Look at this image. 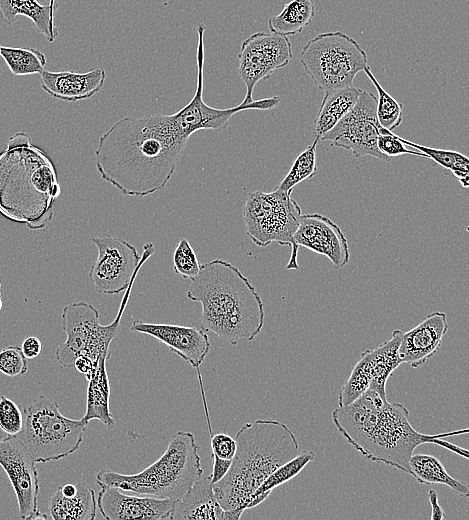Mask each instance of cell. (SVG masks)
<instances>
[{
	"mask_svg": "<svg viewBox=\"0 0 469 520\" xmlns=\"http://www.w3.org/2000/svg\"><path fill=\"white\" fill-rule=\"evenodd\" d=\"M189 138L173 114L123 117L99 138L97 171L124 195L153 194L170 181Z\"/></svg>",
	"mask_w": 469,
	"mask_h": 520,
	"instance_id": "1",
	"label": "cell"
},
{
	"mask_svg": "<svg viewBox=\"0 0 469 520\" xmlns=\"http://www.w3.org/2000/svg\"><path fill=\"white\" fill-rule=\"evenodd\" d=\"M332 421L347 442L365 458L411 474L409 460L415 448L432 443L468 459V450L443 440L466 434L455 430L440 434H424L413 428L409 411L401 403H390L368 388L350 404L332 411Z\"/></svg>",
	"mask_w": 469,
	"mask_h": 520,
	"instance_id": "2",
	"label": "cell"
},
{
	"mask_svg": "<svg viewBox=\"0 0 469 520\" xmlns=\"http://www.w3.org/2000/svg\"><path fill=\"white\" fill-rule=\"evenodd\" d=\"M186 296L202 305L201 329L232 345L240 339L253 340L263 328L265 312L260 295L228 261L215 259L200 265Z\"/></svg>",
	"mask_w": 469,
	"mask_h": 520,
	"instance_id": "3",
	"label": "cell"
},
{
	"mask_svg": "<svg viewBox=\"0 0 469 520\" xmlns=\"http://www.w3.org/2000/svg\"><path fill=\"white\" fill-rule=\"evenodd\" d=\"M236 451L226 475L213 483L224 510L244 512L252 494L278 467L294 458L300 446L283 422L257 419L244 424L235 436Z\"/></svg>",
	"mask_w": 469,
	"mask_h": 520,
	"instance_id": "4",
	"label": "cell"
},
{
	"mask_svg": "<svg viewBox=\"0 0 469 520\" xmlns=\"http://www.w3.org/2000/svg\"><path fill=\"white\" fill-rule=\"evenodd\" d=\"M202 474L194 435L178 431L162 456L144 470L127 475L102 469L96 473V483L177 501Z\"/></svg>",
	"mask_w": 469,
	"mask_h": 520,
	"instance_id": "5",
	"label": "cell"
},
{
	"mask_svg": "<svg viewBox=\"0 0 469 520\" xmlns=\"http://www.w3.org/2000/svg\"><path fill=\"white\" fill-rule=\"evenodd\" d=\"M87 424L83 419L64 416L55 400L39 396L23 409V427L16 436L36 463H46L76 452Z\"/></svg>",
	"mask_w": 469,
	"mask_h": 520,
	"instance_id": "6",
	"label": "cell"
},
{
	"mask_svg": "<svg viewBox=\"0 0 469 520\" xmlns=\"http://www.w3.org/2000/svg\"><path fill=\"white\" fill-rule=\"evenodd\" d=\"M135 279L136 277L125 289L115 319L106 326L100 324L98 310L88 302H74L63 308L62 328L66 333V340L56 348L55 352L61 368L73 367L78 356L88 357L95 366L100 356L110 357L109 347L120 331L121 318Z\"/></svg>",
	"mask_w": 469,
	"mask_h": 520,
	"instance_id": "7",
	"label": "cell"
},
{
	"mask_svg": "<svg viewBox=\"0 0 469 520\" xmlns=\"http://www.w3.org/2000/svg\"><path fill=\"white\" fill-rule=\"evenodd\" d=\"M299 60L315 85L324 91L352 86L355 76L368 66L366 52L341 31L324 32L310 39Z\"/></svg>",
	"mask_w": 469,
	"mask_h": 520,
	"instance_id": "8",
	"label": "cell"
},
{
	"mask_svg": "<svg viewBox=\"0 0 469 520\" xmlns=\"http://www.w3.org/2000/svg\"><path fill=\"white\" fill-rule=\"evenodd\" d=\"M301 215V208L291 194L276 188L271 192L249 193L243 209L246 234L255 245L266 247L276 242L291 247L287 270L299 268L293 236Z\"/></svg>",
	"mask_w": 469,
	"mask_h": 520,
	"instance_id": "9",
	"label": "cell"
},
{
	"mask_svg": "<svg viewBox=\"0 0 469 520\" xmlns=\"http://www.w3.org/2000/svg\"><path fill=\"white\" fill-rule=\"evenodd\" d=\"M91 241L98 255L89 278L95 291L100 294L114 295L124 291L155 252L154 245L149 242L139 255L135 246L111 234L93 237Z\"/></svg>",
	"mask_w": 469,
	"mask_h": 520,
	"instance_id": "10",
	"label": "cell"
},
{
	"mask_svg": "<svg viewBox=\"0 0 469 520\" xmlns=\"http://www.w3.org/2000/svg\"><path fill=\"white\" fill-rule=\"evenodd\" d=\"M377 98L362 90L353 108L319 140L331 141V146L351 151L354 157L372 156L389 162L377 147L378 136L383 128L376 113Z\"/></svg>",
	"mask_w": 469,
	"mask_h": 520,
	"instance_id": "11",
	"label": "cell"
},
{
	"mask_svg": "<svg viewBox=\"0 0 469 520\" xmlns=\"http://www.w3.org/2000/svg\"><path fill=\"white\" fill-rule=\"evenodd\" d=\"M292 56L291 42L287 36L256 32L246 38L238 54V73L246 87L241 103H251L256 84L287 66Z\"/></svg>",
	"mask_w": 469,
	"mask_h": 520,
	"instance_id": "12",
	"label": "cell"
},
{
	"mask_svg": "<svg viewBox=\"0 0 469 520\" xmlns=\"http://www.w3.org/2000/svg\"><path fill=\"white\" fill-rule=\"evenodd\" d=\"M36 462L15 435L0 440V465L6 472L18 502L21 519H47L38 509L39 480Z\"/></svg>",
	"mask_w": 469,
	"mask_h": 520,
	"instance_id": "13",
	"label": "cell"
},
{
	"mask_svg": "<svg viewBox=\"0 0 469 520\" xmlns=\"http://www.w3.org/2000/svg\"><path fill=\"white\" fill-rule=\"evenodd\" d=\"M97 508L107 520L172 519L175 500L150 495H125L120 489L99 485Z\"/></svg>",
	"mask_w": 469,
	"mask_h": 520,
	"instance_id": "14",
	"label": "cell"
},
{
	"mask_svg": "<svg viewBox=\"0 0 469 520\" xmlns=\"http://www.w3.org/2000/svg\"><path fill=\"white\" fill-rule=\"evenodd\" d=\"M293 240L297 248L304 247L327 257L335 268L344 267L350 260L345 235L336 223L324 215H301Z\"/></svg>",
	"mask_w": 469,
	"mask_h": 520,
	"instance_id": "15",
	"label": "cell"
},
{
	"mask_svg": "<svg viewBox=\"0 0 469 520\" xmlns=\"http://www.w3.org/2000/svg\"><path fill=\"white\" fill-rule=\"evenodd\" d=\"M130 330L158 339L196 369L200 368L211 347L207 332L195 327L134 320Z\"/></svg>",
	"mask_w": 469,
	"mask_h": 520,
	"instance_id": "16",
	"label": "cell"
},
{
	"mask_svg": "<svg viewBox=\"0 0 469 520\" xmlns=\"http://www.w3.org/2000/svg\"><path fill=\"white\" fill-rule=\"evenodd\" d=\"M447 330L446 314L435 311L414 328L403 332L398 349L402 363L412 368L424 364L439 351Z\"/></svg>",
	"mask_w": 469,
	"mask_h": 520,
	"instance_id": "17",
	"label": "cell"
},
{
	"mask_svg": "<svg viewBox=\"0 0 469 520\" xmlns=\"http://www.w3.org/2000/svg\"><path fill=\"white\" fill-rule=\"evenodd\" d=\"M41 88L50 96L67 102L91 98L104 85L106 72L94 68L87 72L46 71L40 73Z\"/></svg>",
	"mask_w": 469,
	"mask_h": 520,
	"instance_id": "18",
	"label": "cell"
},
{
	"mask_svg": "<svg viewBox=\"0 0 469 520\" xmlns=\"http://www.w3.org/2000/svg\"><path fill=\"white\" fill-rule=\"evenodd\" d=\"M225 510L213 490L211 477H201L175 502L172 519L224 520Z\"/></svg>",
	"mask_w": 469,
	"mask_h": 520,
	"instance_id": "19",
	"label": "cell"
},
{
	"mask_svg": "<svg viewBox=\"0 0 469 520\" xmlns=\"http://www.w3.org/2000/svg\"><path fill=\"white\" fill-rule=\"evenodd\" d=\"M55 10L50 4H41L37 0H0L1 20L12 24L20 16L27 17L49 42H53L58 36L54 22Z\"/></svg>",
	"mask_w": 469,
	"mask_h": 520,
	"instance_id": "20",
	"label": "cell"
},
{
	"mask_svg": "<svg viewBox=\"0 0 469 520\" xmlns=\"http://www.w3.org/2000/svg\"><path fill=\"white\" fill-rule=\"evenodd\" d=\"M77 484V492L64 496L59 489L49 499L48 509L54 520H93L96 517L97 499L94 490L84 481Z\"/></svg>",
	"mask_w": 469,
	"mask_h": 520,
	"instance_id": "21",
	"label": "cell"
},
{
	"mask_svg": "<svg viewBox=\"0 0 469 520\" xmlns=\"http://www.w3.org/2000/svg\"><path fill=\"white\" fill-rule=\"evenodd\" d=\"M362 89L352 86L325 91L314 120L315 136L320 139L330 131L355 105Z\"/></svg>",
	"mask_w": 469,
	"mask_h": 520,
	"instance_id": "22",
	"label": "cell"
},
{
	"mask_svg": "<svg viewBox=\"0 0 469 520\" xmlns=\"http://www.w3.org/2000/svg\"><path fill=\"white\" fill-rule=\"evenodd\" d=\"M108 356H100L94 370L88 378L86 412L83 420H99L108 428L115 425L109 409L110 383L106 370Z\"/></svg>",
	"mask_w": 469,
	"mask_h": 520,
	"instance_id": "23",
	"label": "cell"
},
{
	"mask_svg": "<svg viewBox=\"0 0 469 520\" xmlns=\"http://www.w3.org/2000/svg\"><path fill=\"white\" fill-rule=\"evenodd\" d=\"M402 333L401 330H394L390 339L370 349L372 382L369 388L383 399H387L386 383L389 376L402 364L398 353Z\"/></svg>",
	"mask_w": 469,
	"mask_h": 520,
	"instance_id": "24",
	"label": "cell"
},
{
	"mask_svg": "<svg viewBox=\"0 0 469 520\" xmlns=\"http://www.w3.org/2000/svg\"><path fill=\"white\" fill-rule=\"evenodd\" d=\"M409 467L410 475L421 484H443L461 497L469 495L468 485L453 478L446 471L442 462L433 455L412 454L409 460Z\"/></svg>",
	"mask_w": 469,
	"mask_h": 520,
	"instance_id": "25",
	"label": "cell"
},
{
	"mask_svg": "<svg viewBox=\"0 0 469 520\" xmlns=\"http://www.w3.org/2000/svg\"><path fill=\"white\" fill-rule=\"evenodd\" d=\"M314 16V0H291L279 14L268 19V28L272 33L288 37L300 33Z\"/></svg>",
	"mask_w": 469,
	"mask_h": 520,
	"instance_id": "26",
	"label": "cell"
},
{
	"mask_svg": "<svg viewBox=\"0 0 469 520\" xmlns=\"http://www.w3.org/2000/svg\"><path fill=\"white\" fill-rule=\"evenodd\" d=\"M400 140L406 146L412 147L413 149L424 153L427 158L432 159L441 167L451 171L452 176L460 182L462 187H468L469 159L467 156L453 150L438 149L419 145L401 137Z\"/></svg>",
	"mask_w": 469,
	"mask_h": 520,
	"instance_id": "27",
	"label": "cell"
},
{
	"mask_svg": "<svg viewBox=\"0 0 469 520\" xmlns=\"http://www.w3.org/2000/svg\"><path fill=\"white\" fill-rule=\"evenodd\" d=\"M0 57L15 76L40 74L45 70L47 62L46 56L33 48L0 45Z\"/></svg>",
	"mask_w": 469,
	"mask_h": 520,
	"instance_id": "28",
	"label": "cell"
},
{
	"mask_svg": "<svg viewBox=\"0 0 469 520\" xmlns=\"http://www.w3.org/2000/svg\"><path fill=\"white\" fill-rule=\"evenodd\" d=\"M372 371L370 349L362 352L338 396V406L352 403L371 385Z\"/></svg>",
	"mask_w": 469,
	"mask_h": 520,
	"instance_id": "29",
	"label": "cell"
},
{
	"mask_svg": "<svg viewBox=\"0 0 469 520\" xmlns=\"http://www.w3.org/2000/svg\"><path fill=\"white\" fill-rule=\"evenodd\" d=\"M314 458L315 453L311 450H304L299 452V454L296 455L294 458L287 461L286 463L278 467L274 472H272L252 494L250 501L264 493L271 494L274 488L288 482L296 475H298L303 470V468Z\"/></svg>",
	"mask_w": 469,
	"mask_h": 520,
	"instance_id": "30",
	"label": "cell"
},
{
	"mask_svg": "<svg viewBox=\"0 0 469 520\" xmlns=\"http://www.w3.org/2000/svg\"><path fill=\"white\" fill-rule=\"evenodd\" d=\"M318 142L319 139L315 137L312 144L297 156L291 169L276 189L291 194L297 184L308 178H312L316 174V147Z\"/></svg>",
	"mask_w": 469,
	"mask_h": 520,
	"instance_id": "31",
	"label": "cell"
},
{
	"mask_svg": "<svg viewBox=\"0 0 469 520\" xmlns=\"http://www.w3.org/2000/svg\"><path fill=\"white\" fill-rule=\"evenodd\" d=\"M375 86L378 98L376 105L377 118L380 125L390 131L402 122L403 106L397 102L378 82L369 66L363 70Z\"/></svg>",
	"mask_w": 469,
	"mask_h": 520,
	"instance_id": "32",
	"label": "cell"
},
{
	"mask_svg": "<svg viewBox=\"0 0 469 520\" xmlns=\"http://www.w3.org/2000/svg\"><path fill=\"white\" fill-rule=\"evenodd\" d=\"M200 263L191 244L181 238L173 253V269L183 279H194L200 270Z\"/></svg>",
	"mask_w": 469,
	"mask_h": 520,
	"instance_id": "33",
	"label": "cell"
},
{
	"mask_svg": "<svg viewBox=\"0 0 469 520\" xmlns=\"http://www.w3.org/2000/svg\"><path fill=\"white\" fill-rule=\"evenodd\" d=\"M23 427V412L6 396L0 397V428L8 435L15 436Z\"/></svg>",
	"mask_w": 469,
	"mask_h": 520,
	"instance_id": "34",
	"label": "cell"
},
{
	"mask_svg": "<svg viewBox=\"0 0 469 520\" xmlns=\"http://www.w3.org/2000/svg\"><path fill=\"white\" fill-rule=\"evenodd\" d=\"M28 370L27 358L18 346H8L0 351V372L9 377L21 376Z\"/></svg>",
	"mask_w": 469,
	"mask_h": 520,
	"instance_id": "35",
	"label": "cell"
},
{
	"mask_svg": "<svg viewBox=\"0 0 469 520\" xmlns=\"http://www.w3.org/2000/svg\"><path fill=\"white\" fill-rule=\"evenodd\" d=\"M377 147L385 156L392 158L400 155L410 154L427 158V156L415 149H408L400 140V137L393 134L392 131L382 128L378 136Z\"/></svg>",
	"mask_w": 469,
	"mask_h": 520,
	"instance_id": "36",
	"label": "cell"
},
{
	"mask_svg": "<svg viewBox=\"0 0 469 520\" xmlns=\"http://www.w3.org/2000/svg\"><path fill=\"white\" fill-rule=\"evenodd\" d=\"M211 458L232 460L236 451V440L225 433L210 436Z\"/></svg>",
	"mask_w": 469,
	"mask_h": 520,
	"instance_id": "37",
	"label": "cell"
},
{
	"mask_svg": "<svg viewBox=\"0 0 469 520\" xmlns=\"http://www.w3.org/2000/svg\"><path fill=\"white\" fill-rule=\"evenodd\" d=\"M21 350L27 359H34L41 353L42 343L36 336H29L22 342Z\"/></svg>",
	"mask_w": 469,
	"mask_h": 520,
	"instance_id": "38",
	"label": "cell"
},
{
	"mask_svg": "<svg viewBox=\"0 0 469 520\" xmlns=\"http://www.w3.org/2000/svg\"><path fill=\"white\" fill-rule=\"evenodd\" d=\"M213 461V469L210 475L212 483H216L220 481L228 472L232 460L221 459V458H212Z\"/></svg>",
	"mask_w": 469,
	"mask_h": 520,
	"instance_id": "39",
	"label": "cell"
},
{
	"mask_svg": "<svg viewBox=\"0 0 469 520\" xmlns=\"http://www.w3.org/2000/svg\"><path fill=\"white\" fill-rule=\"evenodd\" d=\"M428 499L431 504V516L430 519L432 520H441L446 517L444 510L439 505L438 502V495L435 490L430 489L428 491Z\"/></svg>",
	"mask_w": 469,
	"mask_h": 520,
	"instance_id": "40",
	"label": "cell"
},
{
	"mask_svg": "<svg viewBox=\"0 0 469 520\" xmlns=\"http://www.w3.org/2000/svg\"><path fill=\"white\" fill-rule=\"evenodd\" d=\"M73 367L86 378L90 376L95 368L93 362L86 356H78L73 364Z\"/></svg>",
	"mask_w": 469,
	"mask_h": 520,
	"instance_id": "41",
	"label": "cell"
},
{
	"mask_svg": "<svg viewBox=\"0 0 469 520\" xmlns=\"http://www.w3.org/2000/svg\"><path fill=\"white\" fill-rule=\"evenodd\" d=\"M8 435L0 428V440L5 439Z\"/></svg>",
	"mask_w": 469,
	"mask_h": 520,
	"instance_id": "42",
	"label": "cell"
},
{
	"mask_svg": "<svg viewBox=\"0 0 469 520\" xmlns=\"http://www.w3.org/2000/svg\"><path fill=\"white\" fill-rule=\"evenodd\" d=\"M49 4H50V6H51L52 8L56 9V5H55L54 0H50V3H49Z\"/></svg>",
	"mask_w": 469,
	"mask_h": 520,
	"instance_id": "43",
	"label": "cell"
},
{
	"mask_svg": "<svg viewBox=\"0 0 469 520\" xmlns=\"http://www.w3.org/2000/svg\"><path fill=\"white\" fill-rule=\"evenodd\" d=\"M2 306H3V303H2V299H1V295H0V311L2 309Z\"/></svg>",
	"mask_w": 469,
	"mask_h": 520,
	"instance_id": "44",
	"label": "cell"
},
{
	"mask_svg": "<svg viewBox=\"0 0 469 520\" xmlns=\"http://www.w3.org/2000/svg\"><path fill=\"white\" fill-rule=\"evenodd\" d=\"M0 295H1V280H0Z\"/></svg>",
	"mask_w": 469,
	"mask_h": 520,
	"instance_id": "45",
	"label": "cell"
}]
</instances>
